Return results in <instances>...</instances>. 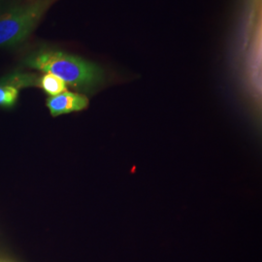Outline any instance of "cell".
<instances>
[{
  "instance_id": "obj_3",
  "label": "cell",
  "mask_w": 262,
  "mask_h": 262,
  "mask_svg": "<svg viewBox=\"0 0 262 262\" xmlns=\"http://www.w3.org/2000/svg\"><path fill=\"white\" fill-rule=\"evenodd\" d=\"M38 84L50 96H55L67 91L66 83L56 76L50 73H45L39 79Z\"/></svg>"
},
{
  "instance_id": "obj_2",
  "label": "cell",
  "mask_w": 262,
  "mask_h": 262,
  "mask_svg": "<svg viewBox=\"0 0 262 262\" xmlns=\"http://www.w3.org/2000/svg\"><path fill=\"white\" fill-rule=\"evenodd\" d=\"M47 106L53 117L68 113L79 112L89 106V98L84 94L64 92L47 99Z\"/></svg>"
},
{
  "instance_id": "obj_4",
  "label": "cell",
  "mask_w": 262,
  "mask_h": 262,
  "mask_svg": "<svg viewBox=\"0 0 262 262\" xmlns=\"http://www.w3.org/2000/svg\"><path fill=\"white\" fill-rule=\"evenodd\" d=\"M19 97V88L14 84H0V106L12 107Z\"/></svg>"
},
{
  "instance_id": "obj_1",
  "label": "cell",
  "mask_w": 262,
  "mask_h": 262,
  "mask_svg": "<svg viewBox=\"0 0 262 262\" xmlns=\"http://www.w3.org/2000/svg\"><path fill=\"white\" fill-rule=\"evenodd\" d=\"M25 64L62 80L66 85L84 93H94L105 81L103 68L80 56L57 50H40L25 59Z\"/></svg>"
}]
</instances>
